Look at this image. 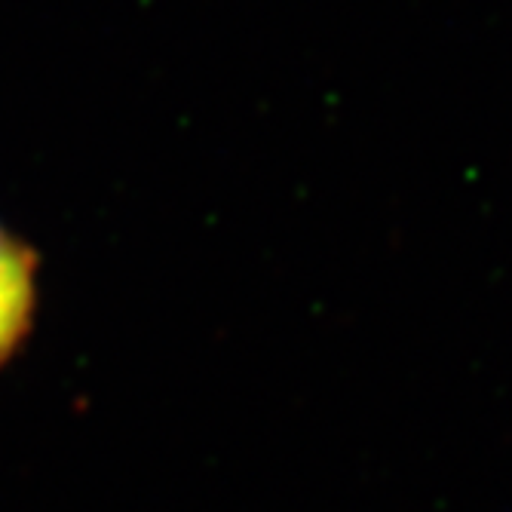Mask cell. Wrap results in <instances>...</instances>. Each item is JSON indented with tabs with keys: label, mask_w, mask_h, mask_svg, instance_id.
I'll return each mask as SVG.
<instances>
[{
	"label": "cell",
	"mask_w": 512,
	"mask_h": 512,
	"mask_svg": "<svg viewBox=\"0 0 512 512\" xmlns=\"http://www.w3.org/2000/svg\"><path fill=\"white\" fill-rule=\"evenodd\" d=\"M34 252L0 227V365L25 341L37 301Z\"/></svg>",
	"instance_id": "obj_1"
}]
</instances>
